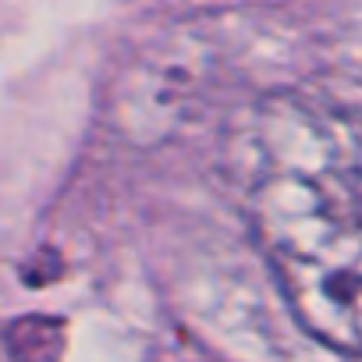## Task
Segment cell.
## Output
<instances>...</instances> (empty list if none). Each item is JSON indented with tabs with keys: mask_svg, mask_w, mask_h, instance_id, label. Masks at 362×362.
Wrapping results in <instances>:
<instances>
[{
	"mask_svg": "<svg viewBox=\"0 0 362 362\" xmlns=\"http://www.w3.org/2000/svg\"><path fill=\"white\" fill-rule=\"evenodd\" d=\"M249 221L298 323L362 355V128L277 100L259 114Z\"/></svg>",
	"mask_w": 362,
	"mask_h": 362,
	"instance_id": "obj_1",
	"label": "cell"
}]
</instances>
